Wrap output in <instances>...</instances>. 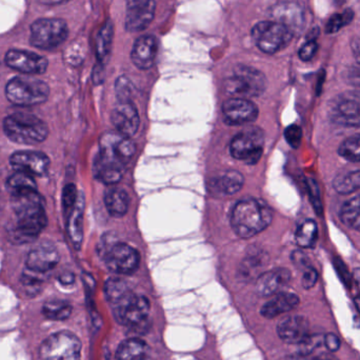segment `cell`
<instances>
[{"instance_id":"f6af8a7d","label":"cell","mask_w":360,"mask_h":360,"mask_svg":"<svg viewBox=\"0 0 360 360\" xmlns=\"http://www.w3.org/2000/svg\"><path fill=\"white\" fill-rule=\"evenodd\" d=\"M309 192H310L311 200L314 205L317 212H321V194H319V186L312 179L309 180Z\"/></svg>"},{"instance_id":"5b68a950","label":"cell","mask_w":360,"mask_h":360,"mask_svg":"<svg viewBox=\"0 0 360 360\" xmlns=\"http://www.w3.org/2000/svg\"><path fill=\"white\" fill-rule=\"evenodd\" d=\"M224 91L237 98L258 97L266 91V78L257 69L247 65H238L224 80Z\"/></svg>"},{"instance_id":"836d02e7","label":"cell","mask_w":360,"mask_h":360,"mask_svg":"<svg viewBox=\"0 0 360 360\" xmlns=\"http://www.w3.org/2000/svg\"><path fill=\"white\" fill-rule=\"evenodd\" d=\"M131 293L126 281L120 278L108 279L105 285V295L108 302L116 304Z\"/></svg>"},{"instance_id":"9a60e30c","label":"cell","mask_w":360,"mask_h":360,"mask_svg":"<svg viewBox=\"0 0 360 360\" xmlns=\"http://www.w3.org/2000/svg\"><path fill=\"white\" fill-rule=\"evenodd\" d=\"M155 0H128L126 29L132 33L149 27L155 15Z\"/></svg>"},{"instance_id":"ee69618b","label":"cell","mask_w":360,"mask_h":360,"mask_svg":"<svg viewBox=\"0 0 360 360\" xmlns=\"http://www.w3.org/2000/svg\"><path fill=\"white\" fill-rule=\"evenodd\" d=\"M317 279H319V273L312 266H309L308 269L304 270V276H302V287L307 290L311 289V288L314 287Z\"/></svg>"},{"instance_id":"681fc988","label":"cell","mask_w":360,"mask_h":360,"mask_svg":"<svg viewBox=\"0 0 360 360\" xmlns=\"http://www.w3.org/2000/svg\"><path fill=\"white\" fill-rule=\"evenodd\" d=\"M74 279H75V277H74V275L70 272L63 273V274L59 277V281H60V283H63V285H72V283H74Z\"/></svg>"},{"instance_id":"484cf974","label":"cell","mask_w":360,"mask_h":360,"mask_svg":"<svg viewBox=\"0 0 360 360\" xmlns=\"http://www.w3.org/2000/svg\"><path fill=\"white\" fill-rule=\"evenodd\" d=\"M105 205L112 216L122 217L126 215L130 205L128 193L124 188H108L105 193Z\"/></svg>"},{"instance_id":"ba28073f","label":"cell","mask_w":360,"mask_h":360,"mask_svg":"<svg viewBox=\"0 0 360 360\" xmlns=\"http://www.w3.org/2000/svg\"><path fill=\"white\" fill-rule=\"evenodd\" d=\"M69 35L67 22L59 18H40L31 25L30 41L35 48L53 50L60 46Z\"/></svg>"},{"instance_id":"d590c367","label":"cell","mask_w":360,"mask_h":360,"mask_svg":"<svg viewBox=\"0 0 360 360\" xmlns=\"http://www.w3.org/2000/svg\"><path fill=\"white\" fill-rule=\"evenodd\" d=\"M6 186L11 188L13 192H19V191L36 190L37 184L32 175L27 173L18 172L15 171L8 180H6Z\"/></svg>"},{"instance_id":"7bdbcfd3","label":"cell","mask_w":360,"mask_h":360,"mask_svg":"<svg viewBox=\"0 0 360 360\" xmlns=\"http://www.w3.org/2000/svg\"><path fill=\"white\" fill-rule=\"evenodd\" d=\"M317 49H319L317 42L315 40H309L300 48V52H298L300 58L304 61L311 60L316 54Z\"/></svg>"},{"instance_id":"ffe728a7","label":"cell","mask_w":360,"mask_h":360,"mask_svg":"<svg viewBox=\"0 0 360 360\" xmlns=\"http://www.w3.org/2000/svg\"><path fill=\"white\" fill-rule=\"evenodd\" d=\"M279 338L287 344L298 345L309 335V323L304 317L290 316L277 326Z\"/></svg>"},{"instance_id":"d4e9b609","label":"cell","mask_w":360,"mask_h":360,"mask_svg":"<svg viewBox=\"0 0 360 360\" xmlns=\"http://www.w3.org/2000/svg\"><path fill=\"white\" fill-rule=\"evenodd\" d=\"M298 304H300V298L295 294L278 293L262 307L260 313L266 319H275L279 315L294 310Z\"/></svg>"},{"instance_id":"83f0119b","label":"cell","mask_w":360,"mask_h":360,"mask_svg":"<svg viewBox=\"0 0 360 360\" xmlns=\"http://www.w3.org/2000/svg\"><path fill=\"white\" fill-rule=\"evenodd\" d=\"M124 168L118 165L105 162L97 156L94 162V175L99 181L107 186H113L122 179Z\"/></svg>"},{"instance_id":"b9f144b4","label":"cell","mask_w":360,"mask_h":360,"mask_svg":"<svg viewBox=\"0 0 360 360\" xmlns=\"http://www.w3.org/2000/svg\"><path fill=\"white\" fill-rule=\"evenodd\" d=\"M285 137L287 143L294 149H297L302 143V131L296 124H291L285 131Z\"/></svg>"},{"instance_id":"2e32d148","label":"cell","mask_w":360,"mask_h":360,"mask_svg":"<svg viewBox=\"0 0 360 360\" xmlns=\"http://www.w3.org/2000/svg\"><path fill=\"white\" fill-rule=\"evenodd\" d=\"M10 164L14 171L27 173L32 176H41L48 172L50 160L41 152L18 151L12 154Z\"/></svg>"},{"instance_id":"4316f807","label":"cell","mask_w":360,"mask_h":360,"mask_svg":"<svg viewBox=\"0 0 360 360\" xmlns=\"http://www.w3.org/2000/svg\"><path fill=\"white\" fill-rule=\"evenodd\" d=\"M149 353V347L139 338H129L124 340L116 351L117 360H146Z\"/></svg>"},{"instance_id":"d6986e66","label":"cell","mask_w":360,"mask_h":360,"mask_svg":"<svg viewBox=\"0 0 360 360\" xmlns=\"http://www.w3.org/2000/svg\"><path fill=\"white\" fill-rule=\"evenodd\" d=\"M59 262L56 248L51 243H44L30 252L27 257V269L33 272L46 274L55 268Z\"/></svg>"},{"instance_id":"60d3db41","label":"cell","mask_w":360,"mask_h":360,"mask_svg":"<svg viewBox=\"0 0 360 360\" xmlns=\"http://www.w3.org/2000/svg\"><path fill=\"white\" fill-rule=\"evenodd\" d=\"M78 196H79V194H78L77 188H76L73 184H68L63 188V205L68 213H70L71 210L73 209L76 201H77Z\"/></svg>"},{"instance_id":"cb8c5ba5","label":"cell","mask_w":360,"mask_h":360,"mask_svg":"<svg viewBox=\"0 0 360 360\" xmlns=\"http://www.w3.org/2000/svg\"><path fill=\"white\" fill-rule=\"evenodd\" d=\"M84 196L80 193L73 209L68 215V233L76 250L82 248L84 240Z\"/></svg>"},{"instance_id":"ab89813d","label":"cell","mask_w":360,"mask_h":360,"mask_svg":"<svg viewBox=\"0 0 360 360\" xmlns=\"http://www.w3.org/2000/svg\"><path fill=\"white\" fill-rule=\"evenodd\" d=\"M323 342V335H319V334L308 335L302 342L298 344V346H300V353L302 355H310L311 353L314 352Z\"/></svg>"},{"instance_id":"1f68e13d","label":"cell","mask_w":360,"mask_h":360,"mask_svg":"<svg viewBox=\"0 0 360 360\" xmlns=\"http://www.w3.org/2000/svg\"><path fill=\"white\" fill-rule=\"evenodd\" d=\"M72 313V306L67 302L51 300L42 307V314L50 321H65Z\"/></svg>"},{"instance_id":"e575fe53","label":"cell","mask_w":360,"mask_h":360,"mask_svg":"<svg viewBox=\"0 0 360 360\" xmlns=\"http://www.w3.org/2000/svg\"><path fill=\"white\" fill-rule=\"evenodd\" d=\"M334 188L340 194H351L360 188V172L342 173L333 182Z\"/></svg>"},{"instance_id":"8fae6325","label":"cell","mask_w":360,"mask_h":360,"mask_svg":"<svg viewBox=\"0 0 360 360\" xmlns=\"http://www.w3.org/2000/svg\"><path fill=\"white\" fill-rule=\"evenodd\" d=\"M136 152L134 141L120 133H105L99 141L98 158L111 164L126 167Z\"/></svg>"},{"instance_id":"bcb514c9","label":"cell","mask_w":360,"mask_h":360,"mask_svg":"<svg viewBox=\"0 0 360 360\" xmlns=\"http://www.w3.org/2000/svg\"><path fill=\"white\" fill-rule=\"evenodd\" d=\"M323 344L327 347L328 350L330 352H336L340 350V340L338 335L335 334L330 333L323 338Z\"/></svg>"},{"instance_id":"74e56055","label":"cell","mask_w":360,"mask_h":360,"mask_svg":"<svg viewBox=\"0 0 360 360\" xmlns=\"http://www.w3.org/2000/svg\"><path fill=\"white\" fill-rule=\"evenodd\" d=\"M353 18H354V12L351 8L344 11V12L340 13V14L333 15L330 18V20L328 21L326 31L329 34L338 33L342 27L351 23Z\"/></svg>"},{"instance_id":"d6a6232c","label":"cell","mask_w":360,"mask_h":360,"mask_svg":"<svg viewBox=\"0 0 360 360\" xmlns=\"http://www.w3.org/2000/svg\"><path fill=\"white\" fill-rule=\"evenodd\" d=\"M295 239L300 248L314 247L317 240L316 222L312 219L302 222L296 231Z\"/></svg>"},{"instance_id":"e0dca14e","label":"cell","mask_w":360,"mask_h":360,"mask_svg":"<svg viewBox=\"0 0 360 360\" xmlns=\"http://www.w3.org/2000/svg\"><path fill=\"white\" fill-rule=\"evenodd\" d=\"M6 63L11 69L25 74H42L48 69L46 58L29 51L13 50L6 54Z\"/></svg>"},{"instance_id":"9c48e42d","label":"cell","mask_w":360,"mask_h":360,"mask_svg":"<svg viewBox=\"0 0 360 360\" xmlns=\"http://www.w3.org/2000/svg\"><path fill=\"white\" fill-rule=\"evenodd\" d=\"M264 145V135L262 129L255 126L248 127L231 141V155L245 164L255 165L262 158Z\"/></svg>"},{"instance_id":"7dc6e473","label":"cell","mask_w":360,"mask_h":360,"mask_svg":"<svg viewBox=\"0 0 360 360\" xmlns=\"http://www.w3.org/2000/svg\"><path fill=\"white\" fill-rule=\"evenodd\" d=\"M292 259H293L294 264H295L298 268L304 269V270L311 266L310 264H309L308 258H307V256L302 254V252H295V253H293Z\"/></svg>"},{"instance_id":"ac0fdd59","label":"cell","mask_w":360,"mask_h":360,"mask_svg":"<svg viewBox=\"0 0 360 360\" xmlns=\"http://www.w3.org/2000/svg\"><path fill=\"white\" fill-rule=\"evenodd\" d=\"M111 120L116 131L129 139L136 134L141 124L139 111L132 101H120L112 112Z\"/></svg>"},{"instance_id":"8d00e7d4","label":"cell","mask_w":360,"mask_h":360,"mask_svg":"<svg viewBox=\"0 0 360 360\" xmlns=\"http://www.w3.org/2000/svg\"><path fill=\"white\" fill-rule=\"evenodd\" d=\"M338 153L348 162H360V134L353 135L340 145Z\"/></svg>"},{"instance_id":"6da1fadb","label":"cell","mask_w":360,"mask_h":360,"mask_svg":"<svg viewBox=\"0 0 360 360\" xmlns=\"http://www.w3.org/2000/svg\"><path fill=\"white\" fill-rule=\"evenodd\" d=\"M12 207L16 215L13 239L17 243L34 240L48 224L42 197L37 190L12 193Z\"/></svg>"},{"instance_id":"7a4b0ae2","label":"cell","mask_w":360,"mask_h":360,"mask_svg":"<svg viewBox=\"0 0 360 360\" xmlns=\"http://www.w3.org/2000/svg\"><path fill=\"white\" fill-rule=\"evenodd\" d=\"M272 219V210L264 201L247 198L235 205L231 215V224L239 237L250 238L266 230Z\"/></svg>"},{"instance_id":"f1b7e54d","label":"cell","mask_w":360,"mask_h":360,"mask_svg":"<svg viewBox=\"0 0 360 360\" xmlns=\"http://www.w3.org/2000/svg\"><path fill=\"white\" fill-rule=\"evenodd\" d=\"M113 35V25L108 21L103 25L96 38V56L101 65H105L111 54Z\"/></svg>"},{"instance_id":"52a82bcc","label":"cell","mask_w":360,"mask_h":360,"mask_svg":"<svg viewBox=\"0 0 360 360\" xmlns=\"http://www.w3.org/2000/svg\"><path fill=\"white\" fill-rule=\"evenodd\" d=\"M98 252L108 269L116 274H132L139 268V252L127 243H113L109 245L108 240H103L98 247Z\"/></svg>"},{"instance_id":"816d5d0a","label":"cell","mask_w":360,"mask_h":360,"mask_svg":"<svg viewBox=\"0 0 360 360\" xmlns=\"http://www.w3.org/2000/svg\"><path fill=\"white\" fill-rule=\"evenodd\" d=\"M311 360H338L336 359L335 356H333L332 354H327V353H325V354H321L319 355V356L313 357Z\"/></svg>"},{"instance_id":"4fadbf2b","label":"cell","mask_w":360,"mask_h":360,"mask_svg":"<svg viewBox=\"0 0 360 360\" xmlns=\"http://www.w3.org/2000/svg\"><path fill=\"white\" fill-rule=\"evenodd\" d=\"M329 116L340 126L360 128V92L338 95L330 105Z\"/></svg>"},{"instance_id":"3957f363","label":"cell","mask_w":360,"mask_h":360,"mask_svg":"<svg viewBox=\"0 0 360 360\" xmlns=\"http://www.w3.org/2000/svg\"><path fill=\"white\" fill-rule=\"evenodd\" d=\"M4 131L8 139L19 145H38L49 135L48 124L37 116L27 113L8 115L4 122Z\"/></svg>"},{"instance_id":"277c9868","label":"cell","mask_w":360,"mask_h":360,"mask_svg":"<svg viewBox=\"0 0 360 360\" xmlns=\"http://www.w3.org/2000/svg\"><path fill=\"white\" fill-rule=\"evenodd\" d=\"M6 95L13 105L31 107L46 103L50 96V88L42 80L29 76H18L8 82Z\"/></svg>"},{"instance_id":"5bb4252c","label":"cell","mask_w":360,"mask_h":360,"mask_svg":"<svg viewBox=\"0 0 360 360\" xmlns=\"http://www.w3.org/2000/svg\"><path fill=\"white\" fill-rule=\"evenodd\" d=\"M222 117L230 126H240L254 122L258 117V109L249 99L234 97L222 105Z\"/></svg>"},{"instance_id":"f35d334b","label":"cell","mask_w":360,"mask_h":360,"mask_svg":"<svg viewBox=\"0 0 360 360\" xmlns=\"http://www.w3.org/2000/svg\"><path fill=\"white\" fill-rule=\"evenodd\" d=\"M116 94H117L118 101H131L134 93V86L132 82L127 77H120L115 84Z\"/></svg>"},{"instance_id":"603a6c76","label":"cell","mask_w":360,"mask_h":360,"mask_svg":"<svg viewBox=\"0 0 360 360\" xmlns=\"http://www.w3.org/2000/svg\"><path fill=\"white\" fill-rule=\"evenodd\" d=\"M273 17L277 22L283 23L289 27L293 33L300 31L304 25V10L302 6L294 2H285L278 4L273 10Z\"/></svg>"},{"instance_id":"30bf717a","label":"cell","mask_w":360,"mask_h":360,"mask_svg":"<svg viewBox=\"0 0 360 360\" xmlns=\"http://www.w3.org/2000/svg\"><path fill=\"white\" fill-rule=\"evenodd\" d=\"M42 360H82V342L69 331L49 336L40 346Z\"/></svg>"},{"instance_id":"f546056e","label":"cell","mask_w":360,"mask_h":360,"mask_svg":"<svg viewBox=\"0 0 360 360\" xmlns=\"http://www.w3.org/2000/svg\"><path fill=\"white\" fill-rule=\"evenodd\" d=\"M214 184L215 188L222 194L233 195L241 190L245 184V179L243 174L237 171H228L214 180Z\"/></svg>"},{"instance_id":"db71d44e","label":"cell","mask_w":360,"mask_h":360,"mask_svg":"<svg viewBox=\"0 0 360 360\" xmlns=\"http://www.w3.org/2000/svg\"><path fill=\"white\" fill-rule=\"evenodd\" d=\"M40 1L44 2V4H58V2L63 1V0H40Z\"/></svg>"},{"instance_id":"7402d4cb","label":"cell","mask_w":360,"mask_h":360,"mask_svg":"<svg viewBox=\"0 0 360 360\" xmlns=\"http://www.w3.org/2000/svg\"><path fill=\"white\" fill-rule=\"evenodd\" d=\"M291 273L287 269L279 268L260 275L256 289L262 296H272L279 293L289 283Z\"/></svg>"},{"instance_id":"4dcf8cb0","label":"cell","mask_w":360,"mask_h":360,"mask_svg":"<svg viewBox=\"0 0 360 360\" xmlns=\"http://www.w3.org/2000/svg\"><path fill=\"white\" fill-rule=\"evenodd\" d=\"M340 219L349 228L360 231V195L342 205Z\"/></svg>"},{"instance_id":"f907efd6","label":"cell","mask_w":360,"mask_h":360,"mask_svg":"<svg viewBox=\"0 0 360 360\" xmlns=\"http://www.w3.org/2000/svg\"><path fill=\"white\" fill-rule=\"evenodd\" d=\"M350 77L353 84H356V86H360V65L351 72Z\"/></svg>"},{"instance_id":"8992f818","label":"cell","mask_w":360,"mask_h":360,"mask_svg":"<svg viewBox=\"0 0 360 360\" xmlns=\"http://www.w3.org/2000/svg\"><path fill=\"white\" fill-rule=\"evenodd\" d=\"M294 33L277 21H262L252 30V38L257 48L266 54H275L289 46Z\"/></svg>"},{"instance_id":"f5cc1de1","label":"cell","mask_w":360,"mask_h":360,"mask_svg":"<svg viewBox=\"0 0 360 360\" xmlns=\"http://www.w3.org/2000/svg\"><path fill=\"white\" fill-rule=\"evenodd\" d=\"M353 279H354L355 283H356L357 287L360 290V269H356L353 272Z\"/></svg>"},{"instance_id":"44dd1931","label":"cell","mask_w":360,"mask_h":360,"mask_svg":"<svg viewBox=\"0 0 360 360\" xmlns=\"http://www.w3.org/2000/svg\"><path fill=\"white\" fill-rule=\"evenodd\" d=\"M158 54V41L151 35H143L135 41L131 58L139 69L148 70L152 68Z\"/></svg>"},{"instance_id":"7c38bea8","label":"cell","mask_w":360,"mask_h":360,"mask_svg":"<svg viewBox=\"0 0 360 360\" xmlns=\"http://www.w3.org/2000/svg\"><path fill=\"white\" fill-rule=\"evenodd\" d=\"M150 302L147 297L135 295L131 292L128 296L113 306L116 321L127 327H137L147 321L150 313Z\"/></svg>"},{"instance_id":"c3c4849f","label":"cell","mask_w":360,"mask_h":360,"mask_svg":"<svg viewBox=\"0 0 360 360\" xmlns=\"http://www.w3.org/2000/svg\"><path fill=\"white\" fill-rule=\"evenodd\" d=\"M93 79L96 84H101L103 80V65L98 63L96 68H95L94 72H93Z\"/></svg>"}]
</instances>
